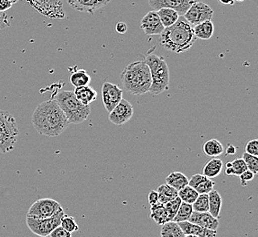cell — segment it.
<instances>
[{
  "instance_id": "6da1fadb",
  "label": "cell",
  "mask_w": 258,
  "mask_h": 237,
  "mask_svg": "<svg viewBox=\"0 0 258 237\" xmlns=\"http://www.w3.org/2000/svg\"><path fill=\"white\" fill-rule=\"evenodd\" d=\"M31 123L39 134L49 137L59 136L69 124L54 99L44 101L36 108L31 116Z\"/></svg>"
},
{
  "instance_id": "7a4b0ae2",
  "label": "cell",
  "mask_w": 258,
  "mask_h": 237,
  "mask_svg": "<svg viewBox=\"0 0 258 237\" xmlns=\"http://www.w3.org/2000/svg\"><path fill=\"white\" fill-rule=\"evenodd\" d=\"M195 40L192 26L183 16H179L174 25L164 29L160 34L159 43L165 50L180 54L192 48Z\"/></svg>"
},
{
  "instance_id": "3957f363",
  "label": "cell",
  "mask_w": 258,
  "mask_h": 237,
  "mask_svg": "<svg viewBox=\"0 0 258 237\" xmlns=\"http://www.w3.org/2000/svg\"><path fill=\"white\" fill-rule=\"evenodd\" d=\"M121 81L128 93L141 96L149 92L151 87V76L145 60L129 63L121 73Z\"/></svg>"
},
{
  "instance_id": "277c9868",
  "label": "cell",
  "mask_w": 258,
  "mask_h": 237,
  "mask_svg": "<svg viewBox=\"0 0 258 237\" xmlns=\"http://www.w3.org/2000/svg\"><path fill=\"white\" fill-rule=\"evenodd\" d=\"M144 60L149 67L151 76V87L149 92L159 95L167 91L169 89L170 75L166 60L154 53L147 55Z\"/></svg>"
},
{
  "instance_id": "5b68a950",
  "label": "cell",
  "mask_w": 258,
  "mask_h": 237,
  "mask_svg": "<svg viewBox=\"0 0 258 237\" xmlns=\"http://www.w3.org/2000/svg\"><path fill=\"white\" fill-rule=\"evenodd\" d=\"M54 99L59 104L69 124H82L91 114L90 106H84L81 103L75 98L74 91H60L56 95Z\"/></svg>"
},
{
  "instance_id": "8992f818",
  "label": "cell",
  "mask_w": 258,
  "mask_h": 237,
  "mask_svg": "<svg viewBox=\"0 0 258 237\" xmlns=\"http://www.w3.org/2000/svg\"><path fill=\"white\" fill-rule=\"evenodd\" d=\"M18 135L16 118L9 111L0 109V153H10L15 148Z\"/></svg>"
},
{
  "instance_id": "52a82bcc",
  "label": "cell",
  "mask_w": 258,
  "mask_h": 237,
  "mask_svg": "<svg viewBox=\"0 0 258 237\" xmlns=\"http://www.w3.org/2000/svg\"><path fill=\"white\" fill-rule=\"evenodd\" d=\"M64 210H60L53 216L44 219H37V218L27 217L26 222L31 232L35 235L40 237L50 236V232L56 228L60 226L61 219L64 216Z\"/></svg>"
},
{
  "instance_id": "ba28073f",
  "label": "cell",
  "mask_w": 258,
  "mask_h": 237,
  "mask_svg": "<svg viewBox=\"0 0 258 237\" xmlns=\"http://www.w3.org/2000/svg\"><path fill=\"white\" fill-rule=\"evenodd\" d=\"M60 203L50 198H44L36 201L30 206L27 217L37 218V219H44L53 216L55 213L62 210Z\"/></svg>"
},
{
  "instance_id": "9c48e42d",
  "label": "cell",
  "mask_w": 258,
  "mask_h": 237,
  "mask_svg": "<svg viewBox=\"0 0 258 237\" xmlns=\"http://www.w3.org/2000/svg\"><path fill=\"white\" fill-rule=\"evenodd\" d=\"M214 16V10L203 1H195L189 7V10L184 14L185 20L191 26L198 25L207 20H212Z\"/></svg>"
},
{
  "instance_id": "30bf717a",
  "label": "cell",
  "mask_w": 258,
  "mask_h": 237,
  "mask_svg": "<svg viewBox=\"0 0 258 237\" xmlns=\"http://www.w3.org/2000/svg\"><path fill=\"white\" fill-rule=\"evenodd\" d=\"M123 99V90L116 84L104 82L102 87V100L104 108L111 112Z\"/></svg>"
},
{
  "instance_id": "8fae6325",
  "label": "cell",
  "mask_w": 258,
  "mask_h": 237,
  "mask_svg": "<svg viewBox=\"0 0 258 237\" xmlns=\"http://www.w3.org/2000/svg\"><path fill=\"white\" fill-rule=\"evenodd\" d=\"M134 109L133 106L126 99H122L114 109L109 113L110 122L112 124L122 126L128 123L130 118L133 117Z\"/></svg>"
},
{
  "instance_id": "7c38bea8",
  "label": "cell",
  "mask_w": 258,
  "mask_h": 237,
  "mask_svg": "<svg viewBox=\"0 0 258 237\" xmlns=\"http://www.w3.org/2000/svg\"><path fill=\"white\" fill-rule=\"evenodd\" d=\"M149 4L153 10L158 11L160 9H171L176 10L179 16L184 14L194 4L195 0H148Z\"/></svg>"
},
{
  "instance_id": "4fadbf2b",
  "label": "cell",
  "mask_w": 258,
  "mask_h": 237,
  "mask_svg": "<svg viewBox=\"0 0 258 237\" xmlns=\"http://www.w3.org/2000/svg\"><path fill=\"white\" fill-rule=\"evenodd\" d=\"M139 27L144 31L145 34L149 35V36L160 35L165 29L160 21L157 11L155 10L149 11L141 19Z\"/></svg>"
},
{
  "instance_id": "5bb4252c",
  "label": "cell",
  "mask_w": 258,
  "mask_h": 237,
  "mask_svg": "<svg viewBox=\"0 0 258 237\" xmlns=\"http://www.w3.org/2000/svg\"><path fill=\"white\" fill-rule=\"evenodd\" d=\"M71 8L80 12L94 14L95 11L107 5L111 0H66Z\"/></svg>"
},
{
  "instance_id": "9a60e30c",
  "label": "cell",
  "mask_w": 258,
  "mask_h": 237,
  "mask_svg": "<svg viewBox=\"0 0 258 237\" xmlns=\"http://www.w3.org/2000/svg\"><path fill=\"white\" fill-rule=\"evenodd\" d=\"M189 222L212 231H217L220 225L218 219L212 216L209 212H194L189 218Z\"/></svg>"
},
{
  "instance_id": "2e32d148",
  "label": "cell",
  "mask_w": 258,
  "mask_h": 237,
  "mask_svg": "<svg viewBox=\"0 0 258 237\" xmlns=\"http://www.w3.org/2000/svg\"><path fill=\"white\" fill-rule=\"evenodd\" d=\"M215 183L204 174L196 173L189 180V186L194 188L199 194H208L214 190Z\"/></svg>"
},
{
  "instance_id": "e0dca14e",
  "label": "cell",
  "mask_w": 258,
  "mask_h": 237,
  "mask_svg": "<svg viewBox=\"0 0 258 237\" xmlns=\"http://www.w3.org/2000/svg\"><path fill=\"white\" fill-rule=\"evenodd\" d=\"M179 227L185 235H194L197 237H216L217 231H212L189 222H179Z\"/></svg>"
},
{
  "instance_id": "ac0fdd59",
  "label": "cell",
  "mask_w": 258,
  "mask_h": 237,
  "mask_svg": "<svg viewBox=\"0 0 258 237\" xmlns=\"http://www.w3.org/2000/svg\"><path fill=\"white\" fill-rule=\"evenodd\" d=\"M75 98L79 100L84 106H90V104L94 102L97 99V92L90 85L85 87L75 88L74 90Z\"/></svg>"
},
{
  "instance_id": "d6986e66",
  "label": "cell",
  "mask_w": 258,
  "mask_h": 237,
  "mask_svg": "<svg viewBox=\"0 0 258 237\" xmlns=\"http://www.w3.org/2000/svg\"><path fill=\"white\" fill-rule=\"evenodd\" d=\"M194 36L196 39L208 40L213 37L214 33V25L212 20L204 21L194 27Z\"/></svg>"
},
{
  "instance_id": "ffe728a7",
  "label": "cell",
  "mask_w": 258,
  "mask_h": 237,
  "mask_svg": "<svg viewBox=\"0 0 258 237\" xmlns=\"http://www.w3.org/2000/svg\"><path fill=\"white\" fill-rule=\"evenodd\" d=\"M209 213L216 219L220 218V213L223 205V199L218 191L213 190L208 193Z\"/></svg>"
},
{
  "instance_id": "44dd1931",
  "label": "cell",
  "mask_w": 258,
  "mask_h": 237,
  "mask_svg": "<svg viewBox=\"0 0 258 237\" xmlns=\"http://www.w3.org/2000/svg\"><path fill=\"white\" fill-rule=\"evenodd\" d=\"M166 183L179 192L189 185V179L180 172H172L166 178Z\"/></svg>"
},
{
  "instance_id": "7402d4cb",
  "label": "cell",
  "mask_w": 258,
  "mask_h": 237,
  "mask_svg": "<svg viewBox=\"0 0 258 237\" xmlns=\"http://www.w3.org/2000/svg\"><path fill=\"white\" fill-rule=\"evenodd\" d=\"M223 170V161L221 159L213 158L205 163L203 169V174L209 179L219 176Z\"/></svg>"
},
{
  "instance_id": "603a6c76",
  "label": "cell",
  "mask_w": 258,
  "mask_h": 237,
  "mask_svg": "<svg viewBox=\"0 0 258 237\" xmlns=\"http://www.w3.org/2000/svg\"><path fill=\"white\" fill-rule=\"evenodd\" d=\"M157 13L165 29L174 25L179 19V13L176 10L171 9H160L157 11Z\"/></svg>"
},
{
  "instance_id": "cb8c5ba5",
  "label": "cell",
  "mask_w": 258,
  "mask_h": 237,
  "mask_svg": "<svg viewBox=\"0 0 258 237\" xmlns=\"http://www.w3.org/2000/svg\"><path fill=\"white\" fill-rule=\"evenodd\" d=\"M150 218L154 220L157 224L162 225L166 222H169L168 212L166 211V208L164 204L158 203L153 206H150Z\"/></svg>"
},
{
  "instance_id": "d4e9b609",
  "label": "cell",
  "mask_w": 258,
  "mask_h": 237,
  "mask_svg": "<svg viewBox=\"0 0 258 237\" xmlns=\"http://www.w3.org/2000/svg\"><path fill=\"white\" fill-rule=\"evenodd\" d=\"M157 193H158L159 203L161 204L169 203L175 198L178 197V191L168 185L167 183L159 185L157 190Z\"/></svg>"
},
{
  "instance_id": "484cf974",
  "label": "cell",
  "mask_w": 258,
  "mask_h": 237,
  "mask_svg": "<svg viewBox=\"0 0 258 237\" xmlns=\"http://www.w3.org/2000/svg\"><path fill=\"white\" fill-rule=\"evenodd\" d=\"M204 152L209 157H217L224 153V146L217 139H211L204 144Z\"/></svg>"
},
{
  "instance_id": "4316f807",
  "label": "cell",
  "mask_w": 258,
  "mask_h": 237,
  "mask_svg": "<svg viewBox=\"0 0 258 237\" xmlns=\"http://www.w3.org/2000/svg\"><path fill=\"white\" fill-rule=\"evenodd\" d=\"M70 82L75 88L85 87V86H88L90 84L91 77L85 69H79L71 75Z\"/></svg>"
},
{
  "instance_id": "83f0119b",
  "label": "cell",
  "mask_w": 258,
  "mask_h": 237,
  "mask_svg": "<svg viewBox=\"0 0 258 237\" xmlns=\"http://www.w3.org/2000/svg\"><path fill=\"white\" fill-rule=\"evenodd\" d=\"M160 237H185L177 222H166L161 225Z\"/></svg>"
},
{
  "instance_id": "f1b7e54d",
  "label": "cell",
  "mask_w": 258,
  "mask_h": 237,
  "mask_svg": "<svg viewBox=\"0 0 258 237\" xmlns=\"http://www.w3.org/2000/svg\"><path fill=\"white\" fill-rule=\"evenodd\" d=\"M192 212H194V209H192V205L191 204L181 203L179 211H178L176 216L172 220V222H177V223L189 222V218L191 216Z\"/></svg>"
},
{
  "instance_id": "f546056e",
  "label": "cell",
  "mask_w": 258,
  "mask_h": 237,
  "mask_svg": "<svg viewBox=\"0 0 258 237\" xmlns=\"http://www.w3.org/2000/svg\"><path fill=\"white\" fill-rule=\"evenodd\" d=\"M178 196L182 203L192 204L199 196V193L190 186H186L178 192Z\"/></svg>"
},
{
  "instance_id": "4dcf8cb0",
  "label": "cell",
  "mask_w": 258,
  "mask_h": 237,
  "mask_svg": "<svg viewBox=\"0 0 258 237\" xmlns=\"http://www.w3.org/2000/svg\"><path fill=\"white\" fill-rule=\"evenodd\" d=\"M194 212H208L209 199L208 194H199L196 201L192 204Z\"/></svg>"
},
{
  "instance_id": "1f68e13d",
  "label": "cell",
  "mask_w": 258,
  "mask_h": 237,
  "mask_svg": "<svg viewBox=\"0 0 258 237\" xmlns=\"http://www.w3.org/2000/svg\"><path fill=\"white\" fill-rule=\"evenodd\" d=\"M181 200L179 199V196L175 198L172 201H170L169 203H165L164 206L166 208V211L168 212V216H169V222H172L174 217L176 216L177 212L179 211L180 204H181Z\"/></svg>"
},
{
  "instance_id": "d6a6232c",
  "label": "cell",
  "mask_w": 258,
  "mask_h": 237,
  "mask_svg": "<svg viewBox=\"0 0 258 237\" xmlns=\"http://www.w3.org/2000/svg\"><path fill=\"white\" fill-rule=\"evenodd\" d=\"M60 226L63 228L64 230H66L67 232H69L70 233H73V232L79 231V226L77 225L75 218L73 217V216L66 215V214L61 219Z\"/></svg>"
},
{
  "instance_id": "836d02e7",
  "label": "cell",
  "mask_w": 258,
  "mask_h": 237,
  "mask_svg": "<svg viewBox=\"0 0 258 237\" xmlns=\"http://www.w3.org/2000/svg\"><path fill=\"white\" fill-rule=\"evenodd\" d=\"M242 158L246 164L249 171L256 174L258 173V157L251 155L249 153H244Z\"/></svg>"
},
{
  "instance_id": "e575fe53",
  "label": "cell",
  "mask_w": 258,
  "mask_h": 237,
  "mask_svg": "<svg viewBox=\"0 0 258 237\" xmlns=\"http://www.w3.org/2000/svg\"><path fill=\"white\" fill-rule=\"evenodd\" d=\"M231 167L233 170V175L236 176H240L242 173L248 170L243 158L235 159L231 163Z\"/></svg>"
},
{
  "instance_id": "d590c367",
  "label": "cell",
  "mask_w": 258,
  "mask_h": 237,
  "mask_svg": "<svg viewBox=\"0 0 258 237\" xmlns=\"http://www.w3.org/2000/svg\"><path fill=\"white\" fill-rule=\"evenodd\" d=\"M245 153L258 157V140L254 139L249 141L245 146Z\"/></svg>"
},
{
  "instance_id": "8d00e7d4",
  "label": "cell",
  "mask_w": 258,
  "mask_h": 237,
  "mask_svg": "<svg viewBox=\"0 0 258 237\" xmlns=\"http://www.w3.org/2000/svg\"><path fill=\"white\" fill-rule=\"evenodd\" d=\"M254 176H255V174L252 173L251 171H249V170L245 171L244 173H242V174L239 176L241 185H242V186H246L249 182L253 181V179H254Z\"/></svg>"
},
{
  "instance_id": "74e56055",
  "label": "cell",
  "mask_w": 258,
  "mask_h": 237,
  "mask_svg": "<svg viewBox=\"0 0 258 237\" xmlns=\"http://www.w3.org/2000/svg\"><path fill=\"white\" fill-rule=\"evenodd\" d=\"M50 237H72V233L67 232L61 226L56 228L52 232H50Z\"/></svg>"
},
{
  "instance_id": "f35d334b",
  "label": "cell",
  "mask_w": 258,
  "mask_h": 237,
  "mask_svg": "<svg viewBox=\"0 0 258 237\" xmlns=\"http://www.w3.org/2000/svg\"><path fill=\"white\" fill-rule=\"evenodd\" d=\"M148 202H149L150 206H153L155 204L159 203V198H158V193L156 191H150L148 194Z\"/></svg>"
},
{
  "instance_id": "ab89813d",
  "label": "cell",
  "mask_w": 258,
  "mask_h": 237,
  "mask_svg": "<svg viewBox=\"0 0 258 237\" xmlns=\"http://www.w3.org/2000/svg\"><path fill=\"white\" fill-rule=\"evenodd\" d=\"M13 3L10 0H0V12H4L10 10Z\"/></svg>"
},
{
  "instance_id": "60d3db41",
  "label": "cell",
  "mask_w": 258,
  "mask_h": 237,
  "mask_svg": "<svg viewBox=\"0 0 258 237\" xmlns=\"http://www.w3.org/2000/svg\"><path fill=\"white\" fill-rule=\"evenodd\" d=\"M116 31L120 34H124L127 31V25L124 22H118L115 27Z\"/></svg>"
},
{
  "instance_id": "b9f144b4",
  "label": "cell",
  "mask_w": 258,
  "mask_h": 237,
  "mask_svg": "<svg viewBox=\"0 0 258 237\" xmlns=\"http://www.w3.org/2000/svg\"><path fill=\"white\" fill-rule=\"evenodd\" d=\"M236 153V148L233 145H229L226 149V154H234Z\"/></svg>"
},
{
  "instance_id": "7bdbcfd3",
  "label": "cell",
  "mask_w": 258,
  "mask_h": 237,
  "mask_svg": "<svg viewBox=\"0 0 258 237\" xmlns=\"http://www.w3.org/2000/svg\"><path fill=\"white\" fill-rule=\"evenodd\" d=\"M219 2L220 3H222V4H224V5H230L232 6L234 4V0H219Z\"/></svg>"
},
{
  "instance_id": "ee69618b",
  "label": "cell",
  "mask_w": 258,
  "mask_h": 237,
  "mask_svg": "<svg viewBox=\"0 0 258 237\" xmlns=\"http://www.w3.org/2000/svg\"><path fill=\"white\" fill-rule=\"evenodd\" d=\"M10 1H11V2H12V3H13V4H14V3H15V2H17V1H18V0H10Z\"/></svg>"
},
{
  "instance_id": "f6af8a7d",
  "label": "cell",
  "mask_w": 258,
  "mask_h": 237,
  "mask_svg": "<svg viewBox=\"0 0 258 237\" xmlns=\"http://www.w3.org/2000/svg\"><path fill=\"white\" fill-rule=\"evenodd\" d=\"M185 237H197V236H194V235H185Z\"/></svg>"
},
{
  "instance_id": "bcb514c9",
  "label": "cell",
  "mask_w": 258,
  "mask_h": 237,
  "mask_svg": "<svg viewBox=\"0 0 258 237\" xmlns=\"http://www.w3.org/2000/svg\"><path fill=\"white\" fill-rule=\"evenodd\" d=\"M234 1H238V2H243L244 0H234Z\"/></svg>"
}]
</instances>
